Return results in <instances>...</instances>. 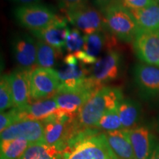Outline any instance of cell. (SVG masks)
I'll use <instances>...</instances> for the list:
<instances>
[{
    "label": "cell",
    "instance_id": "obj_1",
    "mask_svg": "<svg viewBox=\"0 0 159 159\" xmlns=\"http://www.w3.org/2000/svg\"><path fill=\"white\" fill-rule=\"evenodd\" d=\"M123 99L120 89L103 86L93 94L81 107L73 123L77 133L87 129H94L103 115L116 108Z\"/></svg>",
    "mask_w": 159,
    "mask_h": 159
},
{
    "label": "cell",
    "instance_id": "obj_2",
    "mask_svg": "<svg viewBox=\"0 0 159 159\" xmlns=\"http://www.w3.org/2000/svg\"><path fill=\"white\" fill-rule=\"evenodd\" d=\"M62 159H115L104 133L97 129L80 131L63 150Z\"/></svg>",
    "mask_w": 159,
    "mask_h": 159
},
{
    "label": "cell",
    "instance_id": "obj_3",
    "mask_svg": "<svg viewBox=\"0 0 159 159\" xmlns=\"http://www.w3.org/2000/svg\"><path fill=\"white\" fill-rule=\"evenodd\" d=\"M101 13L105 27L115 39L124 42L134 41L139 27L132 13L121 2L105 4Z\"/></svg>",
    "mask_w": 159,
    "mask_h": 159
},
{
    "label": "cell",
    "instance_id": "obj_4",
    "mask_svg": "<svg viewBox=\"0 0 159 159\" xmlns=\"http://www.w3.org/2000/svg\"><path fill=\"white\" fill-rule=\"evenodd\" d=\"M67 20L85 35L103 30L105 27L101 11L84 2L64 9Z\"/></svg>",
    "mask_w": 159,
    "mask_h": 159
},
{
    "label": "cell",
    "instance_id": "obj_5",
    "mask_svg": "<svg viewBox=\"0 0 159 159\" xmlns=\"http://www.w3.org/2000/svg\"><path fill=\"white\" fill-rule=\"evenodd\" d=\"M60 86L57 70L37 67L30 71V102L54 97Z\"/></svg>",
    "mask_w": 159,
    "mask_h": 159
},
{
    "label": "cell",
    "instance_id": "obj_6",
    "mask_svg": "<svg viewBox=\"0 0 159 159\" xmlns=\"http://www.w3.org/2000/svg\"><path fill=\"white\" fill-rule=\"evenodd\" d=\"M57 16L54 10L40 4L19 5L14 10L16 21L30 31L47 27L56 19Z\"/></svg>",
    "mask_w": 159,
    "mask_h": 159
},
{
    "label": "cell",
    "instance_id": "obj_7",
    "mask_svg": "<svg viewBox=\"0 0 159 159\" xmlns=\"http://www.w3.org/2000/svg\"><path fill=\"white\" fill-rule=\"evenodd\" d=\"M121 53L115 49H109L104 57L97 60L90 71L89 78L97 88L116 80L121 70Z\"/></svg>",
    "mask_w": 159,
    "mask_h": 159
},
{
    "label": "cell",
    "instance_id": "obj_8",
    "mask_svg": "<svg viewBox=\"0 0 159 159\" xmlns=\"http://www.w3.org/2000/svg\"><path fill=\"white\" fill-rule=\"evenodd\" d=\"M89 83L75 89H59L54 97L59 108L70 116L75 117L81 107L99 89L89 78Z\"/></svg>",
    "mask_w": 159,
    "mask_h": 159
},
{
    "label": "cell",
    "instance_id": "obj_9",
    "mask_svg": "<svg viewBox=\"0 0 159 159\" xmlns=\"http://www.w3.org/2000/svg\"><path fill=\"white\" fill-rule=\"evenodd\" d=\"M63 64L57 70L61 86L59 89H75L89 83L90 71L83 66L74 54H69L63 60Z\"/></svg>",
    "mask_w": 159,
    "mask_h": 159
},
{
    "label": "cell",
    "instance_id": "obj_10",
    "mask_svg": "<svg viewBox=\"0 0 159 159\" xmlns=\"http://www.w3.org/2000/svg\"><path fill=\"white\" fill-rule=\"evenodd\" d=\"M11 47L15 62L19 69L31 71L37 68V41L30 35H16Z\"/></svg>",
    "mask_w": 159,
    "mask_h": 159
},
{
    "label": "cell",
    "instance_id": "obj_11",
    "mask_svg": "<svg viewBox=\"0 0 159 159\" xmlns=\"http://www.w3.org/2000/svg\"><path fill=\"white\" fill-rule=\"evenodd\" d=\"M133 42L135 53L143 63L159 67V32L139 28Z\"/></svg>",
    "mask_w": 159,
    "mask_h": 159
},
{
    "label": "cell",
    "instance_id": "obj_12",
    "mask_svg": "<svg viewBox=\"0 0 159 159\" xmlns=\"http://www.w3.org/2000/svg\"><path fill=\"white\" fill-rule=\"evenodd\" d=\"M25 139L30 144L44 143L43 122L33 119H25L13 124L1 132L0 139Z\"/></svg>",
    "mask_w": 159,
    "mask_h": 159
},
{
    "label": "cell",
    "instance_id": "obj_13",
    "mask_svg": "<svg viewBox=\"0 0 159 159\" xmlns=\"http://www.w3.org/2000/svg\"><path fill=\"white\" fill-rule=\"evenodd\" d=\"M134 81L146 97L159 95V67L147 63H139L134 68Z\"/></svg>",
    "mask_w": 159,
    "mask_h": 159
},
{
    "label": "cell",
    "instance_id": "obj_14",
    "mask_svg": "<svg viewBox=\"0 0 159 159\" xmlns=\"http://www.w3.org/2000/svg\"><path fill=\"white\" fill-rule=\"evenodd\" d=\"M125 130L132 145L134 159H149L158 142L150 129L147 126H137Z\"/></svg>",
    "mask_w": 159,
    "mask_h": 159
},
{
    "label": "cell",
    "instance_id": "obj_15",
    "mask_svg": "<svg viewBox=\"0 0 159 159\" xmlns=\"http://www.w3.org/2000/svg\"><path fill=\"white\" fill-rule=\"evenodd\" d=\"M67 20L64 17L57 16L56 19L44 28L30 31L38 40L43 41L47 44L61 49L65 47L66 40L69 31Z\"/></svg>",
    "mask_w": 159,
    "mask_h": 159
},
{
    "label": "cell",
    "instance_id": "obj_16",
    "mask_svg": "<svg viewBox=\"0 0 159 159\" xmlns=\"http://www.w3.org/2000/svg\"><path fill=\"white\" fill-rule=\"evenodd\" d=\"M109 37L103 30L96 32L84 36V46L81 51L74 53V55L83 64H93L97 62V57L108 42Z\"/></svg>",
    "mask_w": 159,
    "mask_h": 159
},
{
    "label": "cell",
    "instance_id": "obj_17",
    "mask_svg": "<svg viewBox=\"0 0 159 159\" xmlns=\"http://www.w3.org/2000/svg\"><path fill=\"white\" fill-rule=\"evenodd\" d=\"M13 108H25L30 104V71L23 69H16L9 75Z\"/></svg>",
    "mask_w": 159,
    "mask_h": 159
},
{
    "label": "cell",
    "instance_id": "obj_18",
    "mask_svg": "<svg viewBox=\"0 0 159 159\" xmlns=\"http://www.w3.org/2000/svg\"><path fill=\"white\" fill-rule=\"evenodd\" d=\"M103 133L115 159H134L132 145L125 130Z\"/></svg>",
    "mask_w": 159,
    "mask_h": 159
},
{
    "label": "cell",
    "instance_id": "obj_19",
    "mask_svg": "<svg viewBox=\"0 0 159 159\" xmlns=\"http://www.w3.org/2000/svg\"><path fill=\"white\" fill-rule=\"evenodd\" d=\"M58 108L56 100L55 97H52L30 102V104L21 110L23 111L25 119H33L42 122L54 114Z\"/></svg>",
    "mask_w": 159,
    "mask_h": 159
},
{
    "label": "cell",
    "instance_id": "obj_20",
    "mask_svg": "<svg viewBox=\"0 0 159 159\" xmlns=\"http://www.w3.org/2000/svg\"><path fill=\"white\" fill-rule=\"evenodd\" d=\"M117 111L123 130H130L138 126L142 113L139 103L123 98L117 106Z\"/></svg>",
    "mask_w": 159,
    "mask_h": 159
},
{
    "label": "cell",
    "instance_id": "obj_21",
    "mask_svg": "<svg viewBox=\"0 0 159 159\" xmlns=\"http://www.w3.org/2000/svg\"><path fill=\"white\" fill-rule=\"evenodd\" d=\"M130 11L139 28L159 32V0L145 8Z\"/></svg>",
    "mask_w": 159,
    "mask_h": 159
},
{
    "label": "cell",
    "instance_id": "obj_22",
    "mask_svg": "<svg viewBox=\"0 0 159 159\" xmlns=\"http://www.w3.org/2000/svg\"><path fill=\"white\" fill-rule=\"evenodd\" d=\"M61 56V49H56L43 41L37 40V67L52 69Z\"/></svg>",
    "mask_w": 159,
    "mask_h": 159
},
{
    "label": "cell",
    "instance_id": "obj_23",
    "mask_svg": "<svg viewBox=\"0 0 159 159\" xmlns=\"http://www.w3.org/2000/svg\"><path fill=\"white\" fill-rule=\"evenodd\" d=\"M63 150L45 143L30 144L20 159H62Z\"/></svg>",
    "mask_w": 159,
    "mask_h": 159
},
{
    "label": "cell",
    "instance_id": "obj_24",
    "mask_svg": "<svg viewBox=\"0 0 159 159\" xmlns=\"http://www.w3.org/2000/svg\"><path fill=\"white\" fill-rule=\"evenodd\" d=\"M30 143L21 139L0 142V159H20Z\"/></svg>",
    "mask_w": 159,
    "mask_h": 159
},
{
    "label": "cell",
    "instance_id": "obj_25",
    "mask_svg": "<svg viewBox=\"0 0 159 159\" xmlns=\"http://www.w3.org/2000/svg\"><path fill=\"white\" fill-rule=\"evenodd\" d=\"M94 129H97L99 131L102 130L104 132L123 130L117 108L103 115L94 127Z\"/></svg>",
    "mask_w": 159,
    "mask_h": 159
},
{
    "label": "cell",
    "instance_id": "obj_26",
    "mask_svg": "<svg viewBox=\"0 0 159 159\" xmlns=\"http://www.w3.org/2000/svg\"><path fill=\"white\" fill-rule=\"evenodd\" d=\"M12 107H13V99L9 75H2L0 80V111L5 112Z\"/></svg>",
    "mask_w": 159,
    "mask_h": 159
},
{
    "label": "cell",
    "instance_id": "obj_27",
    "mask_svg": "<svg viewBox=\"0 0 159 159\" xmlns=\"http://www.w3.org/2000/svg\"><path fill=\"white\" fill-rule=\"evenodd\" d=\"M84 46V36L78 29L69 30L65 43V49L70 54H74L77 52L81 51Z\"/></svg>",
    "mask_w": 159,
    "mask_h": 159
},
{
    "label": "cell",
    "instance_id": "obj_28",
    "mask_svg": "<svg viewBox=\"0 0 159 159\" xmlns=\"http://www.w3.org/2000/svg\"><path fill=\"white\" fill-rule=\"evenodd\" d=\"M25 120L23 111L21 109L13 108L8 111L1 113L0 114V131L2 132L14 123Z\"/></svg>",
    "mask_w": 159,
    "mask_h": 159
},
{
    "label": "cell",
    "instance_id": "obj_29",
    "mask_svg": "<svg viewBox=\"0 0 159 159\" xmlns=\"http://www.w3.org/2000/svg\"><path fill=\"white\" fill-rule=\"evenodd\" d=\"M157 0H121V3L129 11H136L148 7Z\"/></svg>",
    "mask_w": 159,
    "mask_h": 159
},
{
    "label": "cell",
    "instance_id": "obj_30",
    "mask_svg": "<svg viewBox=\"0 0 159 159\" xmlns=\"http://www.w3.org/2000/svg\"><path fill=\"white\" fill-rule=\"evenodd\" d=\"M58 2L59 5L63 10L73 7V6L79 5L84 2V0H57Z\"/></svg>",
    "mask_w": 159,
    "mask_h": 159
},
{
    "label": "cell",
    "instance_id": "obj_31",
    "mask_svg": "<svg viewBox=\"0 0 159 159\" xmlns=\"http://www.w3.org/2000/svg\"><path fill=\"white\" fill-rule=\"evenodd\" d=\"M11 1L14 3L18 4V5H20V6H21L39 4L41 0H11Z\"/></svg>",
    "mask_w": 159,
    "mask_h": 159
},
{
    "label": "cell",
    "instance_id": "obj_32",
    "mask_svg": "<svg viewBox=\"0 0 159 159\" xmlns=\"http://www.w3.org/2000/svg\"><path fill=\"white\" fill-rule=\"evenodd\" d=\"M149 159H159V142H158L155 145V148L152 150Z\"/></svg>",
    "mask_w": 159,
    "mask_h": 159
},
{
    "label": "cell",
    "instance_id": "obj_33",
    "mask_svg": "<svg viewBox=\"0 0 159 159\" xmlns=\"http://www.w3.org/2000/svg\"><path fill=\"white\" fill-rule=\"evenodd\" d=\"M158 130L159 131V121H158Z\"/></svg>",
    "mask_w": 159,
    "mask_h": 159
}]
</instances>
